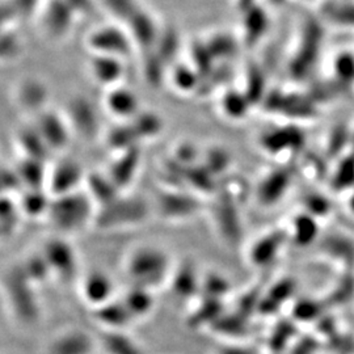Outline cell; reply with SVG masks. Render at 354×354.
I'll return each mask as SVG.
<instances>
[{
  "instance_id": "7",
  "label": "cell",
  "mask_w": 354,
  "mask_h": 354,
  "mask_svg": "<svg viewBox=\"0 0 354 354\" xmlns=\"http://www.w3.org/2000/svg\"><path fill=\"white\" fill-rule=\"evenodd\" d=\"M32 124L36 127L53 153L66 150L74 137V131L64 111L48 108L33 117Z\"/></svg>"
},
{
  "instance_id": "25",
  "label": "cell",
  "mask_w": 354,
  "mask_h": 354,
  "mask_svg": "<svg viewBox=\"0 0 354 354\" xmlns=\"http://www.w3.org/2000/svg\"><path fill=\"white\" fill-rule=\"evenodd\" d=\"M17 203L24 218H48L53 196L48 189H24L17 197Z\"/></svg>"
},
{
  "instance_id": "39",
  "label": "cell",
  "mask_w": 354,
  "mask_h": 354,
  "mask_svg": "<svg viewBox=\"0 0 354 354\" xmlns=\"http://www.w3.org/2000/svg\"><path fill=\"white\" fill-rule=\"evenodd\" d=\"M1 187H3V194L1 196H10V197H17L24 190L23 181L19 176L15 165L3 168Z\"/></svg>"
},
{
  "instance_id": "9",
  "label": "cell",
  "mask_w": 354,
  "mask_h": 354,
  "mask_svg": "<svg viewBox=\"0 0 354 354\" xmlns=\"http://www.w3.org/2000/svg\"><path fill=\"white\" fill-rule=\"evenodd\" d=\"M99 351L97 337L79 327L57 332L46 344L45 354H96Z\"/></svg>"
},
{
  "instance_id": "37",
  "label": "cell",
  "mask_w": 354,
  "mask_h": 354,
  "mask_svg": "<svg viewBox=\"0 0 354 354\" xmlns=\"http://www.w3.org/2000/svg\"><path fill=\"white\" fill-rule=\"evenodd\" d=\"M286 176L282 175V172H277L276 175H270L266 180L261 181V185L259 188V197L264 203H272L277 200L281 194L277 190H285L286 187Z\"/></svg>"
},
{
  "instance_id": "26",
  "label": "cell",
  "mask_w": 354,
  "mask_h": 354,
  "mask_svg": "<svg viewBox=\"0 0 354 354\" xmlns=\"http://www.w3.org/2000/svg\"><path fill=\"white\" fill-rule=\"evenodd\" d=\"M84 189L88 192L97 207L112 203L121 193H124L118 189V187L114 184L113 180L106 172L87 174Z\"/></svg>"
},
{
  "instance_id": "42",
  "label": "cell",
  "mask_w": 354,
  "mask_h": 354,
  "mask_svg": "<svg viewBox=\"0 0 354 354\" xmlns=\"http://www.w3.org/2000/svg\"><path fill=\"white\" fill-rule=\"evenodd\" d=\"M44 0H12L10 8H12L13 15L26 16L36 10H39Z\"/></svg>"
},
{
  "instance_id": "20",
  "label": "cell",
  "mask_w": 354,
  "mask_h": 354,
  "mask_svg": "<svg viewBox=\"0 0 354 354\" xmlns=\"http://www.w3.org/2000/svg\"><path fill=\"white\" fill-rule=\"evenodd\" d=\"M89 73L96 83L109 89L121 84L125 68L121 58L93 54L92 59L89 61Z\"/></svg>"
},
{
  "instance_id": "22",
  "label": "cell",
  "mask_w": 354,
  "mask_h": 354,
  "mask_svg": "<svg viewBox=\"0 0 354 354\" xmlns=\"http://www.w3.org/2000/svg\"><path fill=\"white\" fill-rule=\"evenodd\" d=\"M15 168L23 181L24 189H48L49 163L20 156Z\"/></svg>"
},
{
  "instance_id": "1",
  "label": "cell",
  "mask_w": 354,
  "mask_h": 354,
  "mask_svg": "<svg viewBox=\"0 0 354 354\" xmlns=\"http://www.w3.org/2000/svg\"><path fill=\"white\" fill-rule=\"evenodd\" d=\"M175 263L163 247L151 243L133 247L125 256L124 270L130 285L158 291L168 288Z\"/></svg>"
},
{
  "instance_id": "4",
  "label": "cell",
  "mask_w": 354,
  "mask_h": 354,
  "mask_svg": "<svg viewBox=\"0 0 354 354\" xmlns=\"http://www.w3.org/2000/svg\"><path fill=\"white\" fill-rule=\"evenodd\" d=\"M151 212V205L145 197L125 192L112 203L97 207L95 226L102 231L140 227L150 218Z\"/></svg>"
},
{
  "instance_id": "3",
  "label": "cell",
  "mask_w": 354,
  "mask_h": 354,
  "mask_svg": "<svg viewBox=\"0 0 354 354\" xmlns=\"http://www.w3.org/2000/svg\"><path fill=\"white\" fill-rule=\"evenodd\" d=\"M97 205L86 189L53 197L48 221L58 235L73 238L95 226Z\"/></svg>"
},
{
  "instance_id": "30",
  "label": "cell",
  "mask_w": 354,
  "mask_h": 354,
  "mask_svg": "<svg viewBox=\"0 0 354 354\" xmlns=\"http://www.w3.org/2000/svg\"><path fill=\"white\" fill-rule=\"evenodd\" d=\"M108 147L114 152L127 151L136 146H140V140L130 122H118L115 127L105 133Z\"/></svg>"
},
{
  "instance_id": "29",
  "label": "cell",
  "mask_w": 354,
  "mask_h": 354,
  "mask_svg": "<svg viewBox=\"0 0 354 354\" xmlns=\"http://www.w3.org/2000/svg\"><path fill=\"white\" fill-rule=\"evenodd\" d=\"M24 215L16 197L1 196L0 205V234L3 241L11 239L20 228Z\"/></svg>"
},
{
  "instance_id": "38",
  "label": "cell",
  "mask_w": 354,
  "mask_h": 354,
  "mask_svg": "<svg viewBox=\"0 0 354 354\" xmlns=\"http://www.w3.org/2000/svg\"><path fill=\"white\" fill-rule=\"evenodd\" d=\"M230 153L225 151L221 147H213L209 151H206V155L203 158V163L201 165L210 171L213 175H218L219 172H225L226 168L230 165Z\"/></svg>"
},
{
  "instance_id": "40",
  "label": "cell",
  "mask_w": 354,
  "mask_h": 354,
  "mask_svg": "<svg viewBox=\"0 0 354 354\" xmlns=\"http://www.w3.org/2000/svg\"><path fill=\"white\" fill-rule=\"evenodd\" d=\"M175 158L174 162L176 165H184L187 168H190L196 165L197 159H201V153L196 149V146L189 142H183L178 143L175 149Z\"/></svg>"
},
{
  "instance_id": "43",
  "label": "cell",
  "mask_w": 354,
  "mask_h": 354,
  "mask_svg": "<svg viewBox=\"0 0 354 354\" xmlns=\"http://www.w3.org/2000/svg\"><path fill=\"white\" fill-rule=\"evenodd\" d=\"M74 8L75 11H87L89 8L88 0H67Z\"/></svg>"
},
{
  "instance_id": "14",
  "label": "cell",
  "mask_w": 354,
  "mask_h": 354,
  "mask_svg": "<svg viewBox=\"0 0 354 354\" xmlns=\"http://www.w3.org/2000/svg\"><path fill=\"white\" fill-rule=\"evenodd\" d=\"M104 106L117 122H131L142 111L137 93L122 84L106 89Z\"/></svg>"
},
{
  "instance_id": "35",
  "label": "cell",
  "mask_w": 354,
  "mask_h": 354,
  "mask_svg": "<svg viewBox=\"0 0 354 354\" xmlns=\"http://www.w3.org/2000/svg\"><path fill=\"white\" fill-rule=\"evenodd\" d=\"M169 76L172 86L183 95H189L190 92L200 89L201 75L192 64H175Z\"/></svg>"
},
{
  "instance_id": "21",
  "label": "cell",
  "mask_w": 354,
  "mask_h": 354,
  "mask_svg": "<svg viewBox=\"0 0 354 354\" xmlns=\"http://www.w3.org/2000/svg\"><path fill=\"white\" fill-rule=\"evenodd\" d=\"M155 294V291L136 285H130V288L122 294L121 299L127 306V311L130 313L134 322H140L151 317L156 308Z\"/></svg>"
},
{
  "instance_id": "36",
  "label": "cell",
  "mask_w": 354,
  "mask_h": 354,
  "mask_svg": "<svg viewBox=\"0 0 354 354\" xmlns=\"http://www.w3.org/2000/svg\"><path fill=\"white\" fill-rule=\"evenodd\" d=\"M231 289V283L225 276L218 272H210L203 276L201 295L213 299L223 301Z\"/></svg>"
},
{
  "instance_id": "6",
  "label": "cell",
  "mask_w": 354,
  "mask_h": 354,
  "mask_svg": "<svg viewBox=\"0 0 354 354\" xmlns=\"http://www.w3.org/2000/svg\"><path fill=\"white\" fill-rule=\"evenodd\" d=\"M156 210L167 222L189 221L201 210L200 197L178 188H167L156 198Z\"/></svg>"
},
{
  "instance_id": "33",
  "label": "cell",
  "mask_w": 354,
  "mask_h": 354,
  "mask_svg": "<svg viewBox=\"0 0 354 354\" xmlns=\"http://www.w3.org/2000/svg\"><path fill=\"white\" fill-rule=\"evenodd\" d=\"M21 266L28 279H30L37 288L48 283L50 279H53L50 266L46 257L44 256V253L41 252V250L29 253L21 261Z\"/></svg>"
},
{
  "instance_id": "41",
  "label": "cell",
  "mask_w": 354,
  "mask_h": 354,
  "mask_svg": "<svg viewBox=\"0 0 354 354\" xmlns=\"http://www.w3.org/2000/svg\"><path fill=\"white\" fill-rule=\"evenodd\" d=\"M213 354H259V352L245 342H223L215 348Z\"/></svg>"
},
{
  "instance_id": "17",
  "label": "cell",
  "mask_w": 354,
  "mask_h": 354,
  "mask_svg": "<svg viewBox=\"0 0 354 354\" xmlns=\"http://www.w3.org/2000/svg\"><path fill=\"white\" fill-rule=\"evenodd\" d=\"M15 96L17 105L26 113L33 114V117L48 109L49 89L44 82L35 77L20 82Z\"/></svg>"
},
{
  "instance_id": "13",
  "label": "cell",
  "mask_w": 354,
  "mask_h": 354,
  "mask_svg": "<svg viewBox=\"0 0 354 354\" xmlns=\"http://www.w3.org/2000/svg\"><path fill=\"white\" fill-rule=\"evenodd\" d=\"M39 10L44 29L50 38H62L71 29L76 11L67 0H45Z\"/></svg>"
},
{
  "instance_id": "12",
  "label": "cell",
  "mask_w": 354,
  "mask_h": 354,
  "mask_svg": "<svg viewBox=\"0 0 354 354\" xmlns=\"http://www.w3.org/2000/svg\"><path fill=\"white\" fill-rule=\"evenodd\" d=\"M79 291L82 299L95 310L115 298V283L105 270L92 269L79 281Z\"/></svg>"
},
{
  "instance_id": "44",
  "label": "cell",
  "mask_w": 354,
  "mask_h": 354,
  "mask_svg": "<svg viewBox=\"0 0 354 354\" xmlns=\"http://www.w3.org/2000/svg\"><path fill=\"white\" fill-rule=\"evenodd\" d=\"M4 354H7V353H4Z\"/></svg>"
},
{
  "instance_id": "23",
  "label": "cell",
  "mask_w": 354,
  "mask_h": 354,
  "mask_svg": "<svg viewBox=\"0 0 354 354\" xmlns=\"http://www.w3.org/2000/svg\"><path fill=\"white\" fill-rule=\"evenodd\" d=\"M97 342L102 354H146L140 342L127 330H102Z\"/></svg>"
},
{
  "instance_id": "24",
  "label": "cell",
  "mask_w": 354,
  "mask_h": 354,
  "mask_svg": "<svg viewBox=\"0 0 354 354\" xmlns=\"http://www.w3.org/2000/svg\"><path fill=\"white\" fill-rule=\"evenodd\" d=\"M210 330L223 342H243L247 337L250 328L247 317L234 310L232 314L225 313L219 317Z\"/></svg>"
},
{
  "instance_id": "19",
  "label": "cell",
  "mask_w": 354,
  "mask_h": 354,
  "mask_svg": "<svg viewBox=\"0 0 354 354\" xmlns=\"http://www.w3.org/2000/svg\"><path fill=\"white\" fill-rule=\"evenodd\" d=\"M15 143L20 156L50 163L53 152L32 122L17 129L15 134Z\"/></svg>"
},
{
  "instance_id": "28",
  "label": "cell",
  "mask_w": 354,
  "mask_h": 354,
  "mask_svg": "<svg viewBox=\"0 0 354 354\" xmlns=\"http://www.w3.org/2000/svg\"><path fill=\"white\" fill-rule=\"evenodd\" d=\"M214 221L219 234H222L225 241L228 243H234L239 239L241 232L232 226H230V222L241 223L239 215L236 213V205L234 203L232 198L223 200L222 203L219 201L215 205Z\"/></svg>"
},
{
  "instance_id": "8",
  "label": "cell",
  "mask_w": 354,
  "mask_h": 354,
  "mask_svg": "<svg viewBox=\"0 0 354 354\" xmlns=\"http://www.w3.org/2000/svg\"><path fill=\"white\" fill-rule=\"evenodd\" d=\"M87 174L83 165L71 158H62L51 163L48 178V190L53 197L75 193L84 189Z\"/></svg>"
},
{
  "instance_id": "11",
  "label": "cell",
  "mask_w": 354,
  "mask_h": 354,
  "mask_svg": "<svg viewBox=\"0 0 354 354\" xmlns=\"http://www.w3.org/2000/svg\"><path fill=\"white\" fill-rule=\"evenodd\" d=\"M88 46L93 54L111 55L124 59L131 54L134 42L127 29L117 26H102L89 36Z\"/></svg>"
},
{
  "instance_id": "27",
  "label": "cell",
  "mask_w": 354,
  "mask_h": 354,
  "mask_svg": "<svg viewBox=\"0 0 354 354\" xmlns=\"http://www.w3.org/2000/svg\"><path fill=\"white\" fill-rule=\"evenodd\" d=\"M226 313L223 301L201 295L196 308L188 317L190 328H212L215 322Z\"/></svg>"
},
{
  "instance_id": "31",
  "label": "cell",
  "mask_w": 354,
  "mask_h": 354,
  "mask_svg": "<svg viewBox=\"0 0 354 354\" xmlns=\"http://www.w3.org/2000/svg\"><path fill=\"white\" fill-rule=\"evenodd\" d=\"M140 142L159 138L165 130V120L153 111H140L138 115L130 122Z\"/></svg>"
},
{
  "instance_id": "16",
  "label": "cell",
  "mask_w": 354,
  "mask_h": 354,
  "mask_svg": "<svg viewBox=\"0 0 354 354\" xmlns=\"http://www.w3.org/2000/svg\"><path fill=\"white\" fill-rule=\"evenodd\" d=\"M203 276L200 274L197 266L190 260L175 264L172 276L168 283V289L183 301L194 299L201 294Z\"/></svg>"
},
{
  "instance_id": "34",
  "label": "cell",
  "mask_w": 354,
  "mask_h": 354,
  "mask_svg": "<svg viewBox=\"0 0 354 354\" xmlns=\"http://www.w3.org/2000/svg\"><path fill=\"white\" fill-rule=\"evenodd\" d=\"M251 102H252L250 100V97L241 91L230 89L222 96L221 112L230 121L238 122L245 118V115L248 114Z\"/></svg>"
},
{
  "instance_id": "2",
  "label": "cell",
  "mask_w": 354,
  "mask_h": 354,
  "mask_svg": "<svg viewBox=\"0 0 354 354\" xmlns=\"http://www.w3.org/2000/svg\"><path fill=\"white\" fill-rule=\"evenodd\" d=\"M4 304L13 320L23 327L36 326L42 317L37 286L28 279L21 263L8 266L1 279Z\"/></svg>"
},
{
  "instance_id": "32",
  "label": "cell",
  "mask_w": 354,
  "mask_h": 354,
  "mask_svg": "<svg viewBox=\"0 0 354 354\" xmlns=\"http://www.w3.org/2000/svg\"><path fill=\"white\" fill-rule=\"evenodd\" d=\"M279 235L269 234L257 239L248 250V260L254 266H264L270 263L279 251Z\"/></svg>"
},
{
  "instance_id": "5",
  "label": "cell",
  "mask_w": 354,
  "mask_h": 354,
  "mask_svg": "<svg viewBox=\"0 0 354 354\" xmlns=\"http://www.w3.org/2000/svg\"><path fill=\"white\" fill-rule=\"evenodd\" d=\"M39 250L50 266L53 279L62 285H70L79 279V256L71 238L55 234L45 239Z\"/></svg>"
},
{
  "instance_id": "10",
  "label": "cell",
  "mask_w": 354,
  "mask_h": 354,
  "mask_svg": "<svg viewBox=\"0 0 354 354\" xmlns=\"http://www.w3.org/2000/svg\"><path fill=\"white\" fill-rule=\"evenodd\" d=\"M64 114L74 131V136L93 140L102 131V122L93 104L87 97H74L67 104Z\"/></svg>"
},
{
  "instance_id": "18",
  "label": "cell",
  "mask_w": 354,
  "mask_h": 354,
  "mask_svg": "<svg viewBox=\"0 0 354 354\" xmlns=\"http://www.w3.org/2000/svg\"><path fill=\"white\" fill-rule=\"evenodd\" d=\"M92 315L102 330H127L136 323L121 298L92 310Z\"/></svg>"
},
{
  "instance_id": "15",
  "label": "cell",
  "mask_w": 354,
  "mask_h": 354,
  "mask_svg": "<svg viewBox=\"0 0 354 354\" xmlns=\"http://www.w3.org/2000/svg\"><path fill=\"white\" fill-rule=\"evenodd\" d=\"M140 146L129 149L127 151L114 153L113 162L105 171L109 177L113 180L114 184L121 192H127L134 183L140 168Z\"/></svg>"
}]
</instances>
